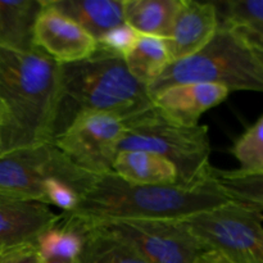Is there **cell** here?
Returning <instances> with one entry per match:
<instances>
[{
  "mask_svg": "<svg viewBox=\"0 0 263 263\" xmlns=\"http://www.w3.org/2000/svg\"><path fill=\"white\" fill-rule=\"evenodd\" d=\"M61 64L39 49L0 45V153L51 143L59 109Z\"/></svg>",
  "mask_w": 263,
  "mask_h": 263,
  "instance_id": "obj_1",
  "label": "cell"
},
{
  "mask_svg": "<svg viewBox=\"0 0 263 263\" xmlns=\"http://www.w3.org/2000/svg\"><path fill=\"white\" fill-rule=\"evenodd\" d=\"M231 200L213 180L184 185H135L108 174L81 197L76 210L64 213L85 225L115 220H185Z\"/></svg>",
  "mask_w": 263,
  "mask_h": 263,
  "instance_id": "obj_2",
  "label": "cell"
},
{
  "mask_svg": "<svg viewBox=\"0 0 263 263\" xmlns=\"http://www.w3.org/2000/svg\"><path fill=\"white\" fill-rule=\"evenodd\" d=\"M59 91L54 138L82 112L110 113L126 121L153 107L148 87L131 74L125 59L100 48L84 61L61 64Z\"/></svg>",
  "mask_w": 263,
  "mask_h": 263,
  "instance_id": "obj_3",
  "label": "cell"
},
{
  "mask_svg": "<svg viewBox=\"0 0 263 263\" xmlns=\"http://www.w3.org/2000/svg\"><path fill=\"white\" fill-rule=\"evenodd\" d=\"M118 152L143 151L168 159L177 170L179 185L192 186L211 177V143L204 125L182 126L164 117L156 107L123 121Z\"/></svg>",
  "mask_w": 263,
  "mask_h": 263,
  "instance_id": "obj_4",
  "label": "cell"
},
{
  "mask_svg": "<svg viewBox=\"0 0 263 263\" xmlns=\"http://www.w3.org/2000/svg\"><path fill=\"white\" fill-rule=\"evenodd\" d=\"M185 82H212L229 91H256L263 94V62L253 50L225 26H218L212 40L195 55L170 64L148 86L157 92Z\"/></svg>",
  "mask_w": 263,
  "mask_h": 263,
  "instance_id": "obj_5",
  "label": "cell"
},
{
  "mask_svg": "<svg viewBox=\"0 0 263 263\" xmlns=\"http://www.w3.org/2000/svg\"><path fill=\"white\" fill-rule=\"evenodd\" d=\"M49 177L68 182L82 197L100 176L74 166L51 143L0 154V194L45 204L44 181Z\"/></svg>",
  "mask_w": 263,
  "mask_h": 263,
  "instance_id": "obj_6",
  "label": "cell"
},
{
  "mask_svg": "<svg viewBox=\"0 0 263 263\" xmlns=\"http://www.w3.org/2000/svg\"><path fill=\"white\" fill-rule=\"evenodd\" d=\"M184 221L205 249L233 263H263V213L230 202Z\"/></svg>",
  "mask_w": 263,
  "mask_h": 263,
  "instance_id": "obj_7",
  "label": "cell"
},
{
  "mask_svg": "<svg viewBox=\"0 0 263 263\" xmlns=\"http://www.w3.org/2000/svg\"><path fill=\"white\" fill-rule=\"evenodd\" d=\"M123 131V121L117 116L82 112L51 140V144L76 167L95 176H104L113 174Z\"/></svg>",
  "mask_w": 263,
  "mask_h": 263,
  "instance_id": "obj_8",
  "label": "cell"
},
{
  "mask_svg": "<svg viewBox=\"0 0 263 263\" xmlns=\"http://www.w3.org/2000/svg\"><path fill=\"white\" fill-rule=\"evenodd\" d=\"M87 226L122 238L148 263H192L205 251L184 220H115Z\"/></svg>",
  "mask_w": 263,
  "mask_h": 263,
  "instance_id": "obj_9",
  "label": "cell"
},
{
  "mask_svg": "<svg viewBox=\"0 0 263 263\" xmlns=\"http://www.w3.org/2000/svg\"><path fill=\"white\" fill-rule=\"evenodd\" d=\"M33 46L59 64H69L91 57L98 43L73 20L43 0L33 30Z\"/></svg>",
  "mask_w": 263,
  "mask_h": 263,
  "instance_id": "obj_10",
  "label": "cell"
},
{
  "mask_svg": "<svg viewBox=\"0 0 263 263\" xmlns=\"http://www.w3.org/2000/svg\"><path fill=\"white\" fill-rule=\"evenodd\" d=\"M218 26L220 22L215 3L181 0L171 32L164 40L171 63L203 50L216 35Z\"/></svg>",
  "mask_w": 263,
  "mask_h": 263,
  "instance_id": "obj_11",
  "label": "cell"
},
{
  "mask_svg": "<svg viewBox=\"0 0 263 263\" xmlns=\"http://www.w3.org/2000/svg\"><path fill=\"white\" fill-rule=\"evenodd\" d=\"M59 218L61 215L44 203L0 194V251L36 243Z\"/></svg>",
  "mask_w": 263,
  "mask_h": 263,
  "instance_id": "obj_12",
  "label": "cell"
},
{
  "mask_svg": "<svg viewBox=\"0 0 263 263\" xmlns=\"http://www.w3.org/2000/svg\"><path fill=\"white\" fill-rule=\"evenodd\" d=\"M230 91L212 82H185L157 92L153 104L164 117L182 126L200 125L207 110L220 105Z\"/></svg>",
  "mask_w": 263,
  "mask_h": 263,
  "instance_id": "obj_13",
  "label": "cell"
},
{
  "mask_svg": "<svg viewBox=\"0 0 263 263\" xmlns=\"http://www.w3.org/2000/svg\"><path fill=\"white\" fill-rule=\"evenodd\" d=\"M113 174L135 185L179 184L177 170L168 159L143 151L118 152Z\"/></svg>",
  "mask_w": 263,
  "mask_h": 263,
  "instance_id": "obj_14",
  "label": "cell"
},
{
  "mask_svg": "<svg viewBox=\"0 0 263 263\" xmlns=\"http://www.w3.org/2000/svg\"><path fill=\"white\" fill-rule=\"evenodd\" d=\"M95 40L125 22L123 0H48Z\"/></svg>",
  "mask_w": 263,
  "mask_h": 263,
  "instance_id": "obj_15",
  "label": "cell"
},
{
  "mask_svg": "<svg viewBox=\"0 0 263 263\" xmlns=\"http://www.w3.org/2000/svg\"><path fill=\"white\" fill-rule=\"evenodd\" d=\"M43 0H0V45L32 50L36 18Z\"/></svg>",
  "mask_w": 263,
  "mask_h": 263,
  "instance_id": "obj_16",
  "label": "cell"
},
{
  "mask_svg": "<svg viewBox=\"0 0 263 263\" xmlns=\"http://www.w3.org/2000/svg\"><path fill=\"white\" fill-rule=\"evenodd\" d=\"M181 0H123L125 22L141 35L166 40L172 30Z\"/></svg>",
  "mask_w": 263,
  "mask_h": 263,
  "instance_id": "obj_17",
  "label": "cell"
},
{
  "mask_svg": "<svg viewBox=\"0 0 263 263\" xmlns=\"http://www.w3.org/2000/svg\"><path fill=\"white\" fill-rule=\"evenodd\" d=\"M86 226L61 213L58 222L46 229L36 240L44 261L74 262L82 251Z\"/></svg>",
  "mask_w": 263,
  "mask_h": 263,
  "instance_id": "obj_18",
  "label": "cell"
},
{
  "mask_svg": "<svg viewBox=\"0 0 263 263\" xmlns=\"http://www.w3.org/2000/svg\"><path fill=\"white\" fill-rule=\"evenodd\" d=\"M85 226L84 247L74 263H148L130 243L107 229Z\"/></svg>",
  "mask_w": 263,
  "mask_h": 263,
  "instance_id": "obj_19",
  "label": "cell"
},
{
  "mask_svg": "<svg viewBox=\"0 0 263 263\" xmlns=\"http://www.w3.org/2000/svg\"><path fill=\"white\" fill-rule=\"evenodd\" d=\"M123 59L131 74L146 87L171 64L164 39L149 35H141L135 48Z\"/></svg>",
  "mask_w": 263,
  "mask_h": 263,
  "instance_id": "obj_20",
  "label": "cell"
},
{
  "mask_svg": "<svg viewBox=\"0 0 263 263\" xmlns=\"http://www.w3.org/2000/svg\"><path fill=\"white\" fill-rule=\"evenodd\" d=\"M212 177L231 202L263 213V172L228 171L213 167Z\"/></svg>",
  "mask_w": 263,
  "mask_h": 263,
  "instance_id": "obj_21",
  "label": "cell"
},
{
  "mask_svg": "<svg viewBox=\"0 0 263 263\" xmlns=\"http://www.w3.org/2000/svg\"><path fill=\"white\" fill-rule=\"evenodd\" d=\"M231 154L243 172H263V116L234 143Z\"/></svg>",
  "mask_w": 263,
  "mask_h": 263,
  "instance_id": "obj_22",
  "label": "cell"
},
{
  "mask_svg": "<svg viewBox=\"0 0 263 263\" xmlns=\"http://www.w3.org/2000/svg\"><path fill=\"white\" fill-rule=\"evenodd\" d=\"M220 23H246L263 26V0L213 2Z\"/></svg>",
  "mask_w": 263,
  "mask_h": 263,
  "instance_id": "obj_23",
  "label": "cell"
},
{
  "mask_svg": "<svg viewBox=\"0 0 263 263\" xmlns=\"http://www.w3.org/2000/svg\"><path fill=\"white\" fill-rule=\"evenodd\" d=\"M141 33L126 22L116 26L115 28L105 32L98 43V48L113 54V55L125 58L136 46Z\"/></svg>",
  "mask_w": 263,
  "mask_h": 263,
  "instance_id": "obj_24",
  "label": "cell"
},
{
  "mask_svg": "<svg viewBox=\"0 0 263 263\" xmlns=\"http://www.w3.org/2000/svg\"><path fill=\"white\" fill-rule=\"evenodd\" d=\"M44 197L46 205H55L63 211L62 213L74 211L81 200V194L73 186L57 177H49L44 181Z\"/></svg>",
  "mask_w": 263,
  "mask_h": 263,
  "instance_id": "obj_25",
  "label": "cell"
},
{
  "mask_svg": "<svg viewBox=\"0 0 263 263\" xmlns=\"http://www.w3.org/2000/svg\"><path fill=\"white\" fill-rule=\"evenodd\" d=\"M236 33L263 62V26L246 23H220Z\"/></svg>",
  "mask_w": 263,
  "mask_h": 263,
  "instance_id": "obj_26",
  "label": "cell"
},
{
  "mask_svg": "<svg viewBox=\"0 0 263 263\" xmlns=\"http://www.w3.org/2000/svg\"><path fill=\"white\" fill-rule=\"evenodd\" d=\"M0 263H44V259L36 243H30L0 251Z\"/></svg>",
  "mask_w": 263,
  "mask_h": 263,
  "instance_id": "obj_27",
  "label": "cell"
},
{
  "mask_svg": "<svg viewBox=\"0 0 263 263\" xmlns=\"http://www.w3.org/2000/svg\"><path fill=\"white\" fill-rule=\"evenodd\" d=\"M192 263H233V261L217 249H205Z\"/></svg>",
  "mask_w": 263,
  "mask_h": 263,
  "instance_id": "obj_28",
  "label": "cell"
},
{
  "mask_svg": "<svg viewBox=\"0 0 263 263\" xmlns=\"http://www.w3.org/2000/svg\"><path fill=\"white\" fill-rule=\"evenodd\" d=\"M76 262V261H74ZM74 262H69V261H44V263H74Z\"/></svg>",
  "mask_w": 263,
  "mask_h": 263,
  "instance_id": "obj_29",
  "label": "cell"
},
{
  "mask_svg": "<svg viewBox=\"0 0 263 263\" xmlns=\"http://www.w3.org/2000/svg\"><path fill=\"white\" fill-rule=\"evenodd\" d=\"M0 154H2V153H0Z\"/></svg>",
  "mask_w": 263,
  "mask_h": 263,
  "instance_id": "obj_30",
  "label": "cell"
}]
</instances>
